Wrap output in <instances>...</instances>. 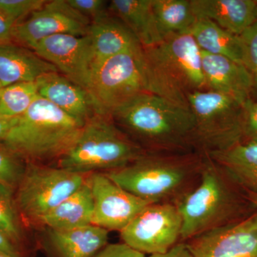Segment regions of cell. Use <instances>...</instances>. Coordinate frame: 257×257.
<instances>
[{"label": "cell", "mask_w": 257, "mask_h": 257, "mask_svg": "<svg viewBox=\"0 0 257 257\" xmlns=\"http://www.w3.org/2000/svg\"><path fill=\"white\" fill-rule=\"evenodd\" d=\"M111 117L147 153L199 152L192 111L162 96L143 93Z\"/></svg>", "instance_id": "1"}, {"label": "cell", "mask_w": 257, "mask_h": 257, "mask_svg": "<svg viewBox=\"0 0 257 257\" xmlns=\"http://www.w3.org/2000/svg\"><path fill=\"white\" fill-rule=\"evenodd\" d=\"M176 205L182 219L181 242L257 211L246 192L207 154L199 184Z\"/></svg>", "instance_id": "2"}, {"label": "cell", "mask_w": 257, "mask_h": 257, "mask_svg": "<svg viewBox=\"0 0 257 257\" xmlns=\"http://www.w3.org/2000/svg\"><path fill=\"white\" fill-rule=\"evenodd\" d=\"M204 159L201 152L145 153L123 168L103 173L147 202L177 204L199 184Z\"/></svg>", "instance_id": "3"}, {"label": "cell", "mask_w": 257, "mask_h": 257, "mask_svg": "<svg viewBox=\"0 0 257 257\" xmlns=\"http://www.w3.org/2000/svg\"><path fill=\"white\" fill-rule=\"evenodd\" d=\"M143 57L150 94L189 109V94L208 90L202 52L189 33L172 34L154 46L143 47Z\"/></svg>", "instance_id": "4"}, {"label": "cell", "mask_w": 257, "mask_h": 257, "mask_svg": "<svg viewBox=\"0 0 257 257\" xmlns=\"http://www.w3.org/2000/svg\"><path fill=\"white\" fill-rule=\"evenodd\" d=\"M84 125L39 95L4 142L27 163L47 165L68 151Z\"/></svg>", "instance_id": "5"}, {"label": "cell", "mask_w": 257, "mask_h": 257, "mask_svg": "<svg viewBox=\"0 0 257 257\" xmlns=\"http://www.w3.org/2000/svg\"><path fill=\"white\" fill-rule=\"evenodd\" d=\"M147 153L115 124L112 118L95 114L87 120L72 147L57 167L87 175L119 170Z\"/></svg>", "instance_id": "6"}, {"label": "cell", "mask_w": 257, "mask_h": 257, "mask_svg": "<svg viewBox=\"0 0 257 257\" xmlns=\"http://www.w3.org/2000/svg\"><path fill=\"white\" fill-rule=\"evenodd\" d=\"M87 91L96 114L109 116L134 98L149 93L143 47L114 56L96 66Z\"/></svg>", "instance_id": "7"}, {"label": "cell", "mask_w": 257, "mask_h": 257, "mask_svg": "<svg viewBox=\"0 0 257 257\" xmlns=\"http://www.w3.org/2000/svg\"><path fill=\"white\" fill-rule=\"evenodd\" d=\"M187 101L199 152L221 151L241 142L243 104L239 101L211 90L191 93Z\"/></svg>", "instance_id": "8"}, {"label": "cell", "mask_w": 257, "mask_h": 257, "mask_svg": "<svg viewBox=\"0 0 257 257\" xmlns=\"http://www.w3.org/2000/svg\"><path fill=\"white\" fill-rule=\"evenodd\" d=\"M87 175L59 167L27 163L15 192L22 219L35 224L40 218L78 190L85 183Z\"/></svg>", "instance_id": "9"}, {"label": "cell", "mask_w": 257, "mask_h": 257, "mask_svg": "<svg viewBox=\"0 0 257 257\" xmlns=\"http://www.w3.org/2000/svg\"><path fill=\"white\" fill-rule=\"evenodd\" d=\"M182 219L172 203H154L120 231L121 242L146 255L167 253L181 242Z\"/></svg>", "instance_id": "10"}, {"label": "cell", "mask_w": 257, "mask_h": 257, "mask_svg": "<svg viewBox=\"0 0 257 257\" xmlns=\"http://www.w3.org/2000/svg\"><path fill=\"white\" fill-rule=\"evenodd\" d=\"M91 21L73 9L67 0L47 1L40 9L15 25L13 42L29 49L47 37L61 34L88 35Z\"/></svg>", "instance_id": "11"}, {"label": "cell", "mask_w": 257, "mask_h": 257, "mask_svg": "<svg viewBox=\"0 0 257 257\" xmlns=\"http://www.w3.org/2000/svg\"><path fill=\"white\" fill-rule=\"evenodd\" d=\"M94 200L92 224L107 231H121L152 203L140 199L113 182L103 172L87 175Z\"/></svg>", "instance_id": "12"}, {"label": "cell", "mask_w": 257, "mask_h": 257, "mask_svg": "<svg viewBox=\"0 0 257 257\" xmlns=\"http://www.w3.org/2000/svg\"><path fill=\"white\" fill-rule=\"evenodd\" d=\"M32 50L58 72L87 90L94 66L89 35L61 34L43 39Z\"/></svg>", "instance_id": "13"}, {"label": "cell", "mask_w": 257, "mask_h": 257, "mask_svg": "<svg viewBox=\"0 0 257 257\" xmlns=\"http://www.w3.org/2000/svg\"><path fill=\"white\" fill-rule=\"evenodd\" d=\"M185 243L192 257H257V211Z\"/></svg>", "instance_id": "14"}, {"label": "cell", "mask_w": 257, "mask_h": 257, "mask_svg": "<svg viewBox=\"0 0 257 257\" xmlns=\"http://www.w3.org/2000/svg\"><path fill=\"white\" fill-rule=\"evenodd\" d=\"M40 247L48 257H94L109 241L107 230L90 224L70 229L45 228Z\"/></svg>", "instance_id": "15"}, {"label": "cell", "mask_w": 257, "mask_h": 257, "mask_svg": "<svg viewBox=\"0 0 257 257\" xmlns=\"http://www.w3.org/2000/svg\"><path fill=\"white\" fill-rule=\"evenodd\" d=\"M35 82L39 95L83 124L97 114L89 92L60 72L44 74Z\"/></svg>", "instance_id": "16"}, {"label": "cell", "mask_w": 257, "mask_h": 257, "mask_svg": "<svg viewBox=\"0 0 257 257\" xmlns=\"http://www.w3.org/2000/svg\"><path fill=\"white\" fill-rule=\"evenodd\" d=\"M201 52L208 90L231 96L242 104L250 99L253 81L244 66L223 56Z\"/></svg>", "instance_id": "17"}, {"label": "cell", "mask_w": 257, "mask_h": 257, "mask_svg": "<svg viewBox=\"0 0 257 257\" xmlns=\"http://www.w3.org/2000/svg\"><path fill=\"white\" fill-rule=\"evenodd\" d=\"M197 19H205L240 36L257 22L255 0H191Z\"/></svg>", "instance_id": "18"}, {"label": "cell", "mask_w": 257, "mask_h": 257, "mask_svg": "<svg viewBox=\"0 0 257 257\" xmlns=\"http://www.w3.org/2000/svg\"><path fill=\"white\" fill-rule=\"evenodd\" d=\"M88 35L90 37L94 55L93 69L111 57L142 47L127 27L110 13L92 22Z\"/></svg>", "instance_id": "19"}, {"label": "cell", "mask_w": 257, "mask_h": 257, "mask_svg": "<svg viewBox=\"0 0 257 257\" xmlns=\"http://www.w3.org/2000/svg\"><path fill=\"white\" fill-rule=\"evenodd\" d=\"M52 72L58 70L31 49L15 42L0 44V83L3 87L36 82L44 74Z\"/></svg>", "instance_id": "20"}, {"label": "cell", "mask_w": 257, "mask_h": 257, "mask_svg": "<svg viewBox=\"0 0 257 257\" xmlns=\"http://www.w3.org/2000/svg\"><path fill=\"white\" fill-rule=\"evenodd\" d=\"M205 154L244 192L257 195V141L240 142L226 150Z\"/></svg>", "instance_id": "21"}, {"label": "cell", "mask_w": 257, "mask_h": 257, "mask_svg": "<svg viewBox=\"0 0 257 257\" xmlns=\"http://www.w3.org/2000/svg\"><path fill=\"white\" fill-rule=\"evenodd\" d=\"M109 11L127 27L142 47H152L163 40L152 0H112L109 3Z\"/></svg>", "instance_id": "22"}, {"label": "cell", "mask_w": 257, "mask_h": 257, "mask_svg": "<svg viewBox=\"0 0 257 257\" xmlns=\"http://www.w3.org/2000/svg\"><path fill=\"white\" fill-rule=\"evenodd\" d=\"M94 200L89 182L37 221L35 225L52 229H70L92 224Z\"/></svg>", "instance_id": "23"}, {"label": "cell", "mask_w": 257, "mask_h": 257, "mask_svg": "<svg viewBox=\"0 0 257 257\" xmlns=\"http://www.w3.org/2000/svg\"><path fill=\"white\" fill-rule=\"evenodd\" d=\"M188 33L203 52L227 57L243 65L242 46L239 36L205 19H197Z\"/></svg>", "instance_id": "24"}, {"label": "cell", "mask_w": 257, "mask_h": 257, "mask_svg": "<svg viewBox=\"0 0 257 257\" xmlns=\"http://www.w3.org/2000/svg\"><path fill=\"white\" fill-rule=\"evenodd\" d=\"M152 8L163 38L172 34L188 33L197 20L191 0H152Z\"/></svg>", "instance_id": "25"}, {"label": "cell", "mask_w": 257, "mask_h": 257, "mask_svg": "<svg viewBox=\"0 0 257 257\" xmlns=\"http://www.w3.org/2000/svg\"><path fill=\"white\" fill-rule=\"evenodd\" d=\"M15 190L0 182V230L32 257L24 234L23 219L15 200Z\"/></svg>", "instance_id": "26"}, {"label": "cell", "mask_w": 257, "mask_h": 257, "mask_svg": "<svg viewBox=\"0 0 257 257\" xmlns=\"http://www.w3.org/2000/svg\"><path fill=\"white\" fill-rule=\"evenodd\" d=\"M39 96L36 82H21L3 88L0 92V114L20 117Z\"/></svg>", "instance_id": "27"}, {"label": "cell", "mask_w": 257, "mask_h": 257, "mask_svg": "<svg viewBox=\"0 0 257 257\" xmlns=\"http://www.w3.org/2000/svg\"><path fill=\"white\" fill-rule=\"evenodd\" d=\"M27 162L5 142L0 141V182L16 189L26 169Z\"/></svg>", "instance_id": "28"}, {"label": "cell", "mask_w": 257, "mask_h": 257, "mask_svg": "<svg viewBox=\"0 0 257 257\" xmlns=\"http://www.w3.org/2000/svg\"><path fill=\"white\" fill-rule=\"evenodd\" d=\"M239 37L242 46L243 65L252 78L253 92L257 94V22Z\"/></svg>", "instance_id": "29"}, {"label": "cell", "mask_w": 257, "mask_h": 257, "mask_svg": "<svg viewBox=\"0 0 257 257\" xmlns=\"http://www.w3.org/2000/svg\"><path fill=\"white\" fill-rule=\"evenodd\" d=\"M46 3L45 0H0V11L17 25Z\"/></svg>", "instance_id": "30"}, {"label": "cell", "mask_w": 257, "mask_h": 257, "mask_svg": "<svg viewBox=\"0 0 257 257\" xmlns=\"http://www.w3.org/2000/svg\"><path fill=\"white\" fill-rule=\"evenodd\" d=\"M73 9L77 10L92 22L109 14V5L103 0H67Z\"/></svg>", "instance_id": "31"}, {"label": "cell", "mask_w": 257, "mask_h": 257, "mask_svg": "<svg viewBox=\"0 0 257 257\" xmlns=\"http://www.w3.org/2000/svg\"><path fill=\"white\" fill-rule=\"evenodd\" d=\"M257 141V101L251 99L243 104L241 142Z\"/></svg>", "instance_id": "32"}, {"label": "cell", "mask_w": 257, "mask_h": 257, "mask_svg": "<svg viewBox=\"0 0 257 257\" xmlns=\"http://www.w3.org/2000/svg\"><path fill=\"white\" fill-rule=\"evenodd\" d=\"M94 257H146V255L128 247L124 243L120 242L108 243Z\"/></svg>", "instance_id": "33"}, {"label": "cell", "mask_w": 257, "mask_h": 257, "mask_svg": "<svg viewBox=\"0 0 257 257\" xmlns=\"http://www.w3.org/2000/svg\"><path fill=\"white\" fill-rule=\"evenodd\" d=\"M0 251L13 257H30L0 230Z\"/></svg>", "instance_id": "34"}, {"label": "cell", "mask_w": 257, "mask_h": 257, "mask_svg": "<svg viewBox=\"0 0 257 257\" xmlns=\"http://www.w3.org/2000/svg\"><path fill=\"white\" fill-rule=\"evenodd\" d=\"M15 23L0 11V44L13 42Z\"/></svg>", "instance_id": "35"}, {"label": "cell", "mask_w": 257, "mask_h": 257, "mask_svg": "<svg viewBox=\"0 0 257 257\" xmlns=\"http://www.w3.org/2000/svg\"><path fill=\"white\" fill-rule=\"evenodd\" d=\"M148 257H192L185 242H179L167 253L150 255Z\"/></svg>", "instance_id": "36"}, {"label": "cell", "mask_w": 257, "mask_h": 257, "mask_svg": "<svg viewBox=\"0 0 257 257\" xmlns=\"http://www.w3.org/2000/svg\"><path fill=\"white\" fill-rule=\"evenodd\" d=\"M19 118H10L0 114V141L4 142L12 128L18 123Z\"/></svg>", "instance_id": "37"}, {"label": "cell", "mask_w": 257, "mask_h": 257, "mask_svg": "<svg viewBox=\"0 0 257 257\" xmlns=\"http://www.w3.org/2000/svg\"><path fill=\"white\" fill-rule=\"evenodd\" d=\"M246 192V197H247L248 200L250 201L257 209V195L256 194H253V193Z\"/></svg>", "instance_id": "38"}, {"label": "cell", "mask_w": 257, "mask_h": 257, "mask_svg": "<svg viewBox=\"0 0 257 257\" xmlns=\"http://www.w3.org/2000/svg\"><path fill=\"white\" fill-rule=\"evenodd\" d=\"M0 257H13L11 256H10V255L7 254V253L2 252V251H0Z\"/></svg>", "instance_id": "39"}, {"label": "cell", "mask_w": 257, "mask_h": 257, "mask_svg": "<svg viewBox=\"0 0 257 257\" xmlns=\"http://www.w3.org/2000/svg\"><path fill=\"white\" fill-rule=\"evenodd\" d=\"M3 86H2L1 83H0V92H1L2 89H3Z\"/></svg>", "instance_id": "40"}]
</instances>
